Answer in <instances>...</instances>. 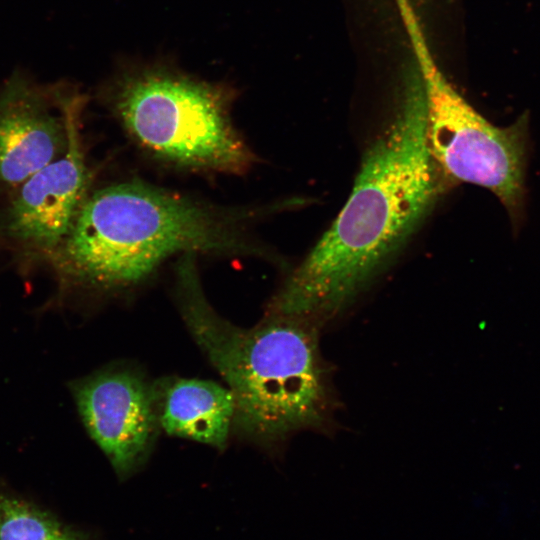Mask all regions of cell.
I'll use <instances>...</instances> for the list:
<instances>
[{"mask_svg": "<svg viewBox=\"0 0 540 540\" xmlns=\"http://www.w3.org/2000/svg\"><path fill=\"white\" fill-rule=\"evenodd\" d=\"M444 180L427 145L423 86L409 81L365 150L345 205L266 313L323 328L391 264L435 205Z\"/></svg>", "mask_w": 540, "mask_h": 540, "instance_id": "1", "label": "cell"}, {"mask_svg": "<svg viewBox=\"0 0 540 540\" xmlns=\"http://www.w3.org/2000/svg\"><path fill=\"white\" fill-rule=\"evenodd\" d=\"M175 290L187 329L233 395L237 432L273 450L298 432L334 430L339 398L320 325L268 313L234 325L207 300L194 255L177 259Z\"/></svg>", "mask_w": 540, "mask_h": 540, "instance_id": "2", "label": "cell"}, {"mask_svg": "<svg viewBox=\"0 0 540 540\" xmlns=\"http://www.w3.org/2000/svg\"><path fill=\"white\" fill-rule=\"evenodd\" d=\"M277 207H227L129 179L90 191L48 257L64 280L122 290L185 255L265 256L254 224Z\"/></svg>", "mask_w": 540, "mask_h": 540, "instance_id": "3", "label": "cell"}, {"mask_svg": "<svg viewBox=\"0 0 540 540\" xmlns=\"http://www.w3.org/2000/svg\"><path fill=\"white\" fill-rule=\"evenodd\" d=\"M234 92L164 68L127 73L112 110L143 152L188 171L242 175L257 157L231 118Z\"/></svg>", "mask_w": 540, "mask_h": 540, "instance_id": "4", "label": "cell"}, {"mask_svg": "<svg viewBox=\"0 0 540 540\" xmlns=\"http://www.w3.org/2000/svg\"><path fill=\"white\" fill-rule=\"evenodd\" d=\"M415 41L424 62L426 139L433 160L449 183L473 184L493 193L516 232L526 200L527 116L506 127L491 124L429 64L425 47Z\"/></svg>", "mask_w": 540, "mask_h": 540, "instance_id": "5", "label": "cell"}, {"mask_svg": "<svg viewBox=\"0 0 540 540\" xmlns=\"http://www.w3.org/2000/svg\"><path fill=\"white\" fill-rule=\"evenodd\" d=\"M81 420L120 480L145 464L158 432L155 385L135 370L110 368L72 384Z\"/></svg>", "mask_w": 540, "mask_h": 540, "instance_id": "6", "label": "cell"}, {"mask_svg": "<svg viewBox=\"0 0 540 540\" xmlns=\"http://www.w3.org/2000/svg\"><path fill=\"white\" fill-rule=\"evenodd\" d=\"M85 97L76 93L68 112V146L18 188L3 218L4 233L49 257L69 232L90 192V172L81 142Z\"/></svg>", "mask_w": 540, "mask_h": 540, "instance_id": "7", "label": "cell"}, {"mask_svg": "<svg viewBox=\"0 0 540 540\" xmlns=\"http://www.w3.org/2000/svg\"><path fill=\"white\" fill-rule=\"evenodd\" d=\"M75 94L40 87L19 75L0 89L1 187H19L66 151Z\"/></svg>", "mask_w": 540, "mask_h": 540, "instance_id": "8", "label": "cell"}, {"mask_svg": "<svg viewBox=\"0 0 540 540\" xmlns=\"http://www.w3.org/2000/svg\"><path fill=\"white\" fill-rule=\"evenodd\" d=\"M154 385L159 427L166 434L226 448L235 417L227 386L194 378H169Z\"/></svg>", "mask_w": 540, "mask_h": 540, "instance_id": "9", "label": "cell"}, {"mask_svg": "<svg viewBox=\"0 0 540 540\" xmlns=\"http://www.w3.org/2000/svg\"><path fill=\"white\" fill-rule=\"evenodd\" d=\"M0 540L92 539L32 502L0 494Z\"/></svg>", "mask_w": 540, "mask_h": 540, "instance_id": "10", "label": "cell"}]
</instances>
